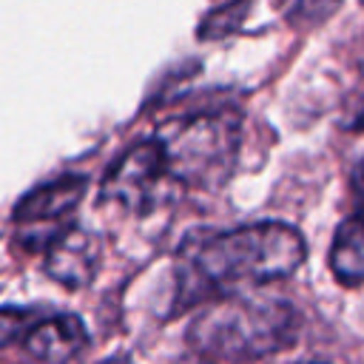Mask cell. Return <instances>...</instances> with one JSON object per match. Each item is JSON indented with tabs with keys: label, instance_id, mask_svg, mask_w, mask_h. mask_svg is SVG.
Masks as SVG:
<instances>
[{
	"label": "cell",
	"instance_id": "obj_1",
	"mask_svg": "<svg viewBox=\"0 0 364 364\" xmlns=\"http://www.w3.org/2000/svg\"><path fill=\"white\" fill-rule=\"evenodd\" d=\"M304 236L287 222L193 233L185 247H179L182 304L287 279L304 264Z\"/></svg>",
	"mask_w": 364,
	"mask_h": 364
},
{
	"label": "cell",
	"instance_id": "obj_2",
	"mask_svg": "<svg viewBox=\"0 0 364 364\" xmlns=\"http://www.w3.org/2000/svg\"><path fill=\"white\" fill-rule=\"evenodd\" d=\"M296 310L273 296L225 293L210 299L191 321L188 341L196 353L219 361H253L284 350L293 338Z\"/></svg>",
	"mask_w": 364,
	"mask_h": 364
},
{
	"label": "cell",
	"instance_id": "obj_3",
	"mask_svg": "<svg viewBox=\"0 0 364 364\" xmlns=\"http://www.w3.org/2000/svg\"><path fill=\"white\" fill-rule=\"evenodd\" d=\"M156 145L179 188H219L230 179L239 148L242 119L230 111L185 114L156 128Z\"/></svg>",
	"mask_w": 364,
	"mask_h": 364
},
{
	"label": "cell",
	"instance_id": "obj_4",
	"mask_svg": "<svg viewBox=\"0 0 364 364\" xmlns=\"http://www.w3.org/2000/svg\"><path fill=\"white\" fill-rule=\"evenodd\" d=\"M176 193L179 185L171 176L154 136L131 145L102 182V199L136 216L159 210L162 205L173 202Z\"/></svg>",
	"mask_w": 364,
	"mask_h": 364
},
{
	"label": "cell",
	"instance_id": "obj_5",
	"mask_svg": "<svg viewBox=\"0 0 364 364\" xmlns=\"http://www.w3.org/2000/svg\"><path fill=\"white\" fill-rule=\"evenodd\" d=\"M102 259L100 236L85 228H63L46 245V273L65 287H85Z\"/></svg>",
	"mask_w": 364,
	"mask_h": 364
},
{
	"label": "cell",
	"instance_id": "obj_6",
	"mask_svg": "<svg viewBox=\"0 0 364 364\" xmlns=\"http://www.w3.org/2000/svg\"><path fill=\"white\" fill-rule=\"evenodd\" d=\"M85 344H88V330L71 313L34 321L23 336V350L31 364H68L71 358L80 355Z\"/></svg>",
	"mask_w": 364,
	"mask_h": 364
},
{
	"label": "cell",
	"instance_id": "obj_7",
	"mask_svg": "<svg viewBox=\"0 0 364 364\" xmlns=\"http://www.w3.org/2000/svg\"><path fill=\"white\" fill-rule=\"evenodd\" d=\"M85 193V176L68 173L51 182H43L31 188L14 208V222L20 225H43V222H60L65 219Z\"/></svg>",
	"mask_w": 364,
	"mask_h": 364
},
{
	"label": "cell",
	"instance_id": "obj_8",
	"mask_svg": "<svg viewBox=\"0 0 364 364\" xmlns=\"http://www.w3.org/2000/svg\"><path fill=\"white\" fill-rule=\"evenodd\" d=\"M327 259L338 284L344 287L364 284V222L355 213L336 228Z\"/></svg>",
	"mask_w": 364,
	"mask_h": 364
},
{
	"label": "cell",
	"instance_id": "obj_9",
	"mask_svg": "<svg viewBox=\"0 0 364 364\" xmlns=\"http://www.w3.org/2000/svg\"><path fill=\"white\" fill-rule=\"evenodd\" d=\"M338 0H287V20L296 23H321L324 17L333 14Z\"/></svg>",
	"mask_w": 364,
	"mask_h": 364
},
{
	"label": "cell",
	"instance_id": "obj_10",
	"mask_svg": "<svg viewBox=\"0 0 364 364\" xmlns=\"http://www.w3.org/2000/svg\"><path fill=\"white\" fill-rule=\"evenodd\" d=\"M31 327V313L20 307H0V347L23 338Z\"/></svg>",
	"mask_w": 364,
	"mask_h": 364
},
{
	"label": "cell",
	"instance_id": "obj_11",
	"mask_svg": "<svg viewBox=\"0 0 364 364\" xmlns=\"http://www.w3.org/2000/svg\"><path fill=\"white\" fill-rule=\"evenodd\" d=\"M353 199H355V216L364 222V159H358V165L353 168Z\"/></svg>",
	"mask_w": 364,
	"mask_h": 364
},
{
	"label": "cell",
	"instance_id": "obj_12",
	"mask_svg": "<svg viewBox=\"0 0 364 364\" xmlns=\"http://www.w3.org/2000/svg\"><path fill=\"white\" fill-rule=\"evenodd\" d=\"M105 364H128V361H119V358H114V361H105Z\"/></svg>",
	"mask_w": 364,
	"mask_h": 364
},
{
	"label": "cell",
	"instance_id": "obj_13",
	"mask_svg": "<svg viewBox=\"0 0 364 364\" xmlns=\"http://www.w3.org/2000/svg\"><path fill=\"white\" fill-rule=\"evenodd\" d=\"M307 364H318V361H307Z\"/></svg>",
	"mask_w": 364,
	"mask_h": 364
},
{
	"label": "cell",
	"instance_id": "obj_14",
	"mask_svg": "<svg viewBox=\"0 0 364 364\" xmlns=\"http://www.w3.org/2000/svg\"><path fill=\"white\" fill-rule=\"evenodd\" d=\"M361 3H364V0H361Z\"/></svg>",
	"mask_w": 364,
	"mask_h": 364
}]
</instances>
